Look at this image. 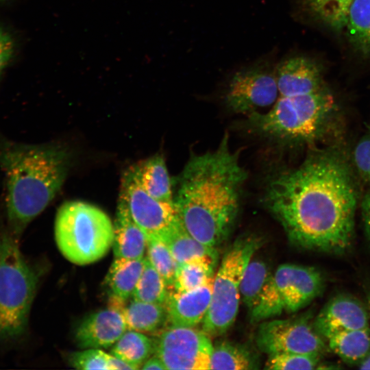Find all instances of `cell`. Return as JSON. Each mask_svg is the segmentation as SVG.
I'll return each instance as SVG.
<instances>
[{
    "instance_id": "obj_29",
    "label": "cell",
    "mask_w": 370,
    "mask_h": 370,
    "mask_svg": "<svg viewBox=\"0 0 370 370\" xmlns=\"http://www.w3.org/2000/svg\"><path fill=\"white\" fill-rule=\"evenodd\" d=\"M352 0H304L310 12L335 30L345 27L349 7Z\"/></svg>"
},
{
    "instance_id": "obj_10",
    "label": "cell",
    "mask_w": 370,
    "mask_h": 370,
    "mask_svg": "<svg viewBox=\"0 0 370 370\" xmlns=\"http://www.w3.org/2000/svg\"><path fill=\"white\" fill-rule=\"evenodd\" d=\"M153 343V354L166 369H210L213 345L203 330L171 325L160 333Z\"/></svg>"
},
{
    "instance_id": "obj_17",
    "label": "cell",
    "mask_w": 370,
    "mask_h": 370,
    "mask_svg": "<svg viewBox=\"0 0 370 370\" xmlns=\"http://www.w3.org/2000/svg\"><path fill=\"white\" fill-rule=\"evenodd\" d=\"M132 299L127 302L110 296L108 307L121 312L127 330L140 332H153L158 330L167 319V311L164 304L145 302Z\"/></svg>"
},
{
    "instance_id": "obj_26",
    "label": "cell",
    "mask_w": 370,
    "mask_h": 370,
    "mask_svg": "<svg viewBox=\"0 0 370 370\" xmlns=\"http://www.w3.org/2000/svg\"><path fill=\"white\" fill-rule=\"evenodd\" d=\"M254 368V359L245 348L225 341L213 345L210 369L247 370Z\"/></svg>"
},
{
    "instance_id": "obj_20",
    "label": "cell",
    "mask_w": 370,
    "mask_h": 370,
    "mask_svg": "<svg viewBox=\"0 0 370 370\" xmlns=\"http://www.w3.org/2000/svg\"><path fill=\"white\" fill-rule=\"evenodd\" d=\"M328 347L344 362L361 365L370 355V327L340 332L327 338Z\"/></svg>"
},
{
    "instance_id": "obj_30",
    "label": "cell",
    "mask_w": 370,
    "mask_h": 370,
    "mask_svg": "<svg viewBox=\"0 0 370 370\" xmlns=\"http://www.w3.org/2000/svg\"><path fill=\"white\" fill-rule=\"evenodd\" d=\"M147 258L164 279L167 287H173L177 262L164 243L158 238H147Z\"/></svg>"
},
{
    "instance_id": "obj_1",
    "label": "cell",
    "mask_w": 370,
    "mask_h": 370,
    "mask_svg": "<svg viewBox=\"0 0 370 370\" xmlns=\"http://www.w3.org/2000/svg\"><path fill=\"white\" fill-rule=\"evenodd\" d=\"M262 201L298 247L342 254L352 244L357 190L337 151H315L297 167L272 174Z\"/></svg>"
},
{
    "instance_id": "obj_32",
    "label": "cell",
    "mask_w": 370,
    "mask_h": 370,
    "mask_svg": "<svg viewBox=\"0 0 370 370\" xmlns=\"http://www.w3.org/2000/svg\"><path fill=\"white\" fill-rule=\"evenodd\" d=\"M108 354L101 349L89 348L71 354L70 364L75 369L82 370H110Z\"/></svg>"
},
{
    "instance_id": "obj_21",
    "label": "cell",
    "mask_w": 370,
    "mask_h": 370,
    "mask_svg": "<svg viewBox=\"0 0 370 370\" xmlns=\"http://www.w3.org/2000/svg\"><path fill=\"white\" fill-rule=\"evenodd\" d=\"M145 264V257L138 259L114 258L105 282L110 296L123 300L132 297Z\"/></svg>"
},
{
    "instance_id": "obj_22",
    "label": "cell",
    "mask_w": 370,
    "mask_h": 370,
    "mask_svg": "<svg viewBox=\"0 0 370 370\" xmlns=\"http://www.w3.org/2000/svg\"><path fill=\"white\" fill-rule=\"evenodd\" d=\"M159 239L167 246L177 264L198 257L218 258L216 248L205 245L195 239L183 226L179 217Z\"/></svg>"
},
{
    "instance_id": "obj_33",
    "label": "cell",
    "mask_w": 370,
    "mask_h": 370,
    "mask_svg": "<svg viewBox=\"0 0 370 370\" xmlns=\"http://www.w3.org/2000/svg\"><path fill=\"white\" fill-rule=\"evenodd\" d=\"M17 42L13 33L0 25V79L15 58Z\"/></svg>"
},
{
    "instance_id": "obj_9",
    "label": "cell",
    "mask_w": 370,
    "mask_h": 370,
    "mask_svg": "<svg viewBox=\"0 0 370 370\" xmlns=\"http://www.w3.org/2000/svg\"><path fill=\"white\" fill-rule=\"evenodd\" d=\"M279 96L275 66L269 61L259 60L230 76L223 101L232 112L248 115L272 106Z\"/></svg>"
},
{
    "instance_id": "obj_15",
    "label": "cell",
    "mask_w": 370,
    "mask_h": 370,
    "mask_svg": "<svg viewBox=\"0 0 370 370\" xmlns=\"http://www.w3.org/2000/svg\"><path fill=\"white\" fill-rule=\"evenodd\" d=\"M127 330L121 312L108 307L84 318L76 330L75 338L78 347L84 349L108 348Z\"/></svg>"
},
{
    "instance_id": "obj_6",
    "label": "cell",
    "mask_w": 370,
    "mask_h": 370,
    "mask_svg": "<svg viewBox=\"0 0 370 370\" xmlns=\"http://www.w3.org/2000/svg\"><path fill=\"white\" fill-rule=\"evenodd\" d=\"M16 236L0 234V338L13 339L25 330L37 284Z\"/></svg>"
},
{
    "instance_id": "obj_31",
    "label": "cell",
    "mask_w": 370,
    "mask_h": 370,
    "mask_svg": "<svg viewBox=\"0 0 370 370\" xmlns=\"http://www.w3.org/2000/svg\"><path fill=\"white\" fill-rule=\"evenodd\" d=\"M321 356L299 354H280L269 356L266 368L275 370L317 369Z\"/></svg>"
},
{
    "instance_id": "obj_14",
    "label": "cell",
    "mask_w": 370,
    "mask_h": 370,
    "mask_svg": "<svg viewBox=\"0 0 370 370\" xmlns=\"http://www.w3.org/2000/svg\"><path fill=\"white\" fill-rule=\"evenodd\" d=\"M275 77L280 97L306 95L325 87L319 66L304 56L281 60L275 66Z\"/></svg>"
},
{
    "instance_id": "obj_27",
    "label": "cell",
    "mask_w": 370,
    "mask_h": 370,
    "mask_svg": "<svg viewBox=\"0 0 370 370\" xmlns=\"http://www.w3.org/2000/svg\"><path fill=\"white\" fill-rule=\"evenodd\" d=\"M168 295V288L164 279L145 256L143 270L132 298L145 302L165 304Z\"/></svg>"
},
{
    "instance_id": "obj_23",
    "label": "cell",
    "mask_w": 370,
    "mask_h": 370,
    "mask_svg": "<svg viewBox=\"0 0 370 370\" xmlns=\"http://www.w3.org/2000/svg\"><path fill=\"white\" fill-rule=\"evenodd\" d=\"M153 352V339L143 332L127 330L112 345L110 352L134 367L136 369H139Z\"/></svg>"
},
{
    "instance_id": "obj_12",
    "label": "cell",
    "mask_w": 370,
    "mask_h": 370,
    "mask_svg": "<svg viewBox=\"0 0 370 370\" xmlns=\"http://www.w3.org/2000/svg\"><path fill=\"white\" fill-rule=\"evenodd\" d=\"M119 200L147 238H160L178 219L174 203L156 199L143 188L134 165L123 175Z\"/></svg>"
},
{
    "instance_id": "obj_8",
    "label": "cell",
    "mask_w": 370,
    "mask_h": 370,
    "mask_svg": "<svg viewBox=\"0 0 370 370\" xmlns=\"http://www.w3.org/2000/svg\"><path fill=\"white\" fill-rule=\"evenodd\" d=\"M324 279L314 267L283 264L271 274L257 305L251 310V320L264 321L282 313H293L317 297Z\"/></svg>"
},
{
    "instance_id": "obj_5",
    "label": "cell",
    "mask_w": 370,
    "mask_h": 370,
    "mask_svg": "<svg viewBox=\"0 0 370 370\" xmlns=\"http://www.w3.org/2000/svg\"><path fill=\"white\" fill-rule=\"evenodd\" d=\"M55 239L61 254L77 265L93 263L112 247L114 225L99 208L79 201H67L58 210Z\"/></svg>"
},
{
    "instance_id": "obj_36",
    "label": "cell",
    "mask_w": 370,
    "mask_h": 370,
    "mask_svg": "<svg viewBox=\"0 0 370 370\" xmlns=\"http://www.w3.org/2000/svg\"><path fill=\"white\" fill-rule=\"evenodd\" d=\"M108 360L110 370H136L134 367L112 354H108Z\"/></svg>"
},
{
    "instance_id": "obj_25",
    "label": "cell",
    "mask_w": 370,
    "mask_h": 370,
    "mask_svg": "<svg viewBox=\"0 0 370 370\" xmlns=\"http://www.w3.org/2000/svg\"><path fill=\"white\" fill-rule=\"evenodd\" d=\"M345 27L353 45L364 53H370V0L352 1Z\"/></svg>"
},
{
    "instance_id": "obj_35",
    "label": "cell",
    "mask_w": 370,
    "mask_h": 370,
    "mask_svg": "<svg viewBox=\"0 0 370 370\" xmlns=\"http://www.w3.org/2000/svg\"><path fill=\"white\" fill-rule=\"evenodd\" d=\"M361 214L365 234L370 243V188L366 193L362 201Z\"/></svg>"
},
{
    "instance_id": "obj_4",
    "label": "cell",
    "mask_w": 370,
    "mask_h": 370,
    "mask_svg": "<svg viewBox=\"0 0 370 370\" xmlns=\"http://www.w3.org/2000/svg\"><path fill=\"white\" fill-rule=\"evenodd\" d=\"M336 113L335 99L325 86L306 95L279 96L267 112L247 115L245 125L281 146L312 145L325 137Z\"/></svg>"
},
{
    "instance_id": "obj_13",
    "label": "cell",
    "mask_w": 370,
    "mask_h": 370,
    "mask_svg": "<svg viewBox=\"0 0 370 370\" xmlns=\"http://www.w3.org/2000/svg\"><path fill=\"white\" fill-rule=\"evenodd\" d=\"M313 325L325 338L340 332L370 326L367 308L348 295L330 299L317 315Z\"/></svg>"
},
{
    "instance_id": "obj_11",
    "label": "cell",
    "mask_w": 370,
    "mask_h": 370,
    "mask_svg": "<svg viewBox=\"0 0 370 370\" xmlns=\"http://www.w3.org/2000/svg\"><path fill=\"white\" fill-rule=\"evenodd\" d=\"M258 348L270 355L299 354L321 356L323 337L306 317L263 321L256 334Z\"/></svg>"
},
{
    "instance_id": "obj_19",
    "label": "cell",
    "mask_w": 370,
    "mask_h": 370,
    "mask_svg": "<svg viewBox=\"0 0 370 370\" xmlns=\"http://www.w3.org/2000/svg\"><path fill=\"white\" fill-rule=\"evenodd\" d=\"M143 188L156 199L173 203L172 182L161 155H155L134 164Z\"/></svg>"
},
{
    "instance_id": "obj_37",
    "label": "cell",
    "mask_w": 370,
    "mask_h": 370,
    "mask_svg": "<svg viewBox=\"0 0 370 370\" xmlns=\"http://www.w3.org/2000/svg\"><path fill=\"white\" fill-rule=\"evenodd\" d=\"M141 369H159L165 370L166 368L160 360V359L156 355L150 356L141 366Z\"/></svg>"
},
{
    "instance_id": "obj_16",
    "label": "cell",
    "mask_w": 370,
    "mask_h": 370,
    "mask_svg": "<svg viewBox=\"0 0 370 370\" xmlns=\"http://www.w3.org/2000/svg\"><path fill=\"white\" fill-rule=\"evenodd\" d=\"M212 282L194 290L169 293L165 304L171 325L195 327L203 322L210 304Z\"/></svg>"
},
{
    "instance_id": "obj_2",
    "label": "cell",
    "mask_w": 370,
    "mask_h": 370,
    "mask_svg": "<svg viewBox=\"0 0 370 370\" xmlns=\"http://www.w3.org/2000/svg\"><path fill=\"white\" fill-rule=\"evenodd\" d=\"M225 133L212 151L192 155L177 178L173 203L179 219L195 239L216 247L237 218L247 173Z\"/></svg>"
},
{
    "instance_id": "obj_28",
    "label": "cell",
    "mask_w": 370,
    "mask_h": 370,
    "mask_svg": "<svg viewBox=\"0 0 370 370\" xmlns=\"http://www.w3.org/2000/svg\"><path fill=\"white\" fill-rule=\"evenodd\" d=\"M270 275L264 262L251 259L243 273L240 287L241 297L249 311L257 305Z\"/></svg>"
},
{
    "instance_id": "obj_38",
    "label": "cell",
    "mask_w": 370,
    "mask_h": 370,
    "mask_svg": "<svg viewBox=\"0 0 370 370\" xmlns=\"http://www.w3.org/2000/svg\"><path fill=\"white\" fill-rule=\"evenodd\" d=\"M365 297H366V308L368 312L369 318L370 320V283L366 286L365 288ZM361 369H370V355L363 361L360 365Z\"/></svg>"
},
{
    "instance_id": "obj_18",
    "label": "cell",
    "mask_w": 370,
    "mask_h": 370,
    "mask_svg": "<svg viewBox=\"0 0 370 370\" xmlns=\"http://www.w3.org/2000/svg\"><path fill=\"white\" fill-rule=\"evenodd\" d=\"M114 225L112 249L114 258H144L147 237L131 217L125 204L119 200Z\"/></svg>"
},
{
    "instance_id": "obj_34",
    "label": "cell",
    "mask_w": 370,
    "mask_h": 370,
    "mask_svg": "<svg viewBox=\"0 0 370 370\" xmlns=\"http://www.w3.org/2000/svg\"><path fill=\"white\" fill-rule=\"evenodd\" d=\"M353 158L359 174L370 182V127L356 144Z\"/></svg>"
},
{
    "instance_id": "obj_3",
    "label": "cell",
    "mask_w": 370,
    "mask_h": 370,
    "mask_svg": "<svg viewBox=\"0 0 370 370\" xmlns=\"http://www.w3.org/2000/svg\"><path fill=\"white\" fill-rule=\"evenodd\" d=\"M69 164L62 147L17 143L0 132V169L11 233L18 236L51 202L63 185Z\"/></svg>"
},
{
    "instance_id": "obj_39",
    "label": "cell",
    "mask_w": 370,
    "mask_h": 370,
    "mask_svg": "<svg viewBox=\"0 0 370 370\" xmlns=\"http://www.w3.org/2000/svg\"><path fill=\"white\" fill-rule=\"evenodd\" d=\"M3 0H0V2H1Z\"/></svg>"
},
{
    "instance_id": "obj_7",
    "label": "cell",
    "mask_w": 370,
    "mask_h": 370,
    "mask_svg": "<svg viewBox=\"0 0 370 370\" xmlns=\"http://www.w3.org/2000/svg\"><path fill=\"white\" fill-rule=\"evenodd\" d=\"M260 244L255 237L239 238L225 254L213 278L210 304L202 322V330L208 336L223 334L234 323L243 275Z\"/></svg>"
},
{
    "instance_id": "obj_24",
    "label": "cell",
    "mask_w": 370,
    "mask_h": 370,
    "mask_svg": "<svg viewBox=\"0 0 370 370\" xmlns=\"http://www.w3.org/2000/svg\"><path fill=\"white\" fill-rule=\"evenodd\" d=\"M217 260L210 257H198L178 264L174 290L177 292L194 290L212 280Z\"/></svg>"
}]
</instances>
